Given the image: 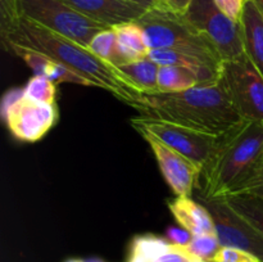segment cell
I'll return each mask as SVG.
<instances>
[{
	"mask_svg": "<svg viewBox=\"0 0 263 262\" xmlns=\"http://www.w3.org/2000/svg\"><path fill=\"white\" fill-rule=\"evenodd\" d=\"M3 48L17 45L50 57L89 80L94 87L110 92L120 102L143 115L149 108L146 95L117 66L103 61L89 48L37 23L10 13H0Z\"/></svg>",
	"mask_w": 263,
	"mask_h": 262,
	"instance_id": "obj_1",
	"label": "cell"
},
{
	"mask_svg": "<svg viewBox=\"0 0 263 262\" xmlns=\"http://www.w3.org/2000/svg\"><path fill=\"white\" fill-rule=\"evenodd\" d=\"M143 117L176 123L211 135H225L244 123L220 82L197 85L177 92L145 94Z\"/></svg>",
	"mask_w": 263,
	"mask_h": 262,
	"instance_id": "obj_2",
	"label": "cell"
},
{
	"mask_svg": "<svg viewBox=\"0 0 263 262\" xmlns=\"http://www.w3.org/2000/svg\"><path fill=\"white\" fill-rule=\"evenodd\" d=\"M263 154V122L246 121L226 134L199 177V197L235 195L253 175Z\"/></svg>",
	"mask_w": 263,
	"mask_h": 262,
	"instance_id": "obj_3",
	"label": "cell"
},
{
	"mask_svg": "<svg viewBox=\"0 0 263 262\" xmlns=\"http://www.w3.org/2000/svg\"><path fill=\"white\" fill-rule=\"evenodd\" d=\"M136 22L143 28L151 50H176L202 59L216 68H221L222 57L218 49L185 15L153 5Z\"/></svg>",
	"mask_w": 263,
	"mask_h": 262,
	"instance_id": "obj_4",
	"label": "cell"
},
{
	"mask_svg": "<svg viewBox=\"0 0 263 262\" xmlns=\"http://www.w3.org/2000/svg\"><path fill=\"white\" fill-rule=\"evenodd\" d=\"M0 13H10L49 28L89 48L92 38L105 28L62 0H0Z\"/></svg>",
	"mask_w": 263,
	"mask_h": 262,
	"instance_id": "obj_5",
	"label": "cell"
},
{
	"mask_svg": "<svg viewBox=\"0 0 263 262\" xmlns=\"http://www.w3.org/2000/svg\"><path fill=\"white\" fill-rule=\"evenodd\" d=\"M218 82L244 121L263 122V76L246 54L222 61Z\"/></svg>",
	"mask_w": 263,
	"mask_h": 262,
	"instance_id": "obj_6",
	"label": "cell"
},
{
	"mask_svg": "<svg viewBox=\"0 0 263 262\" xmlns=\"http://www.w3.org/2000/svg\"><path fill=\"white\" fill-rule=\"evenodd\" d=\"M2 117L17 140L35 143L55 125L59 112L57 103L37 102L28 98L23 89H13L3 98Z\"/></svg>",
	"mask_w": 263,
	"mask_h": 262,
	"instance_id": "obj_7",
	"label": "cell"
},
{
	"mask_svg": "<svg viewBox=\"0 0 263 262\" xmlns=\"http://www.w3.org/2000/svg\"><path fill=\"white\" fill-rule=\"evenodd\" d=\"M131 126L135 130L149 131L164 144L202 167V170L212 159L226 136V134L211 135L176 123L143 116L133 118Z\"/></svg>",
	"mask_w": 263,
	"mask_h": 262,
	"instance_id": "obj_8",
	"label": "cell"
},
{
	"mask_svg": "<svg viewBox=\"0 0 263 262\" xmlns=\"http://www.w3.org/2000/svg\"><path fill=\"white\" fill-rule=\"evenodd\" d=\"M198 200L210 212L216 235L222 247L243 249L263 262V234L238 212L225 198H202Z\"/></svg>",
	"mask_w": 263,
	"mask_h": 262,
	"instance_id": "obj_9",
	"label": "cell"
},
{
	"mask_svg": "<svg viewBox=\"0 0 263 262\" xmlns=\"http://www.w3.org/2000/svg\"><path fill=\"white\" fill-rule=\"evenodd\" d=\"M185 18L215 44L222 61L246 54L240 23L221 12L213 0H193Z\"/></svg>",
	"mask_w": 263,
	"mask_h": 262,
	"instance_id": "obj_10",
	"label": "cell"
},
{
	"mask_svg": "<svg viewBox=\"0 0 263 262\" xmlns=\"http://www.w3.org/2000/svg\"><path fill=\"white\" fill-rule=\"evenodd\" d=\"M149 144L162 175L176 197H193L195 185L199 184L202 167L172 149L146 130H136Z\"/></svg>",
	"mask_w": 263,
	"mask_h": 262,
	"instance_id": "obj_11",
	"label": "cell"
},
{
	"mask_svg": "<svg viewBox=\"0 0 263 262\" xmlns=\"http://www.w3.org/2000/svg\"><path fill=\"white\" fill-rule=\"evenodd\" d=\"M85 17L108 27L135 22L151 7L126 0H62Z\"/></svg>",
	"mask_w": 263,
	"mask_h": 262,
	"instance_id": "obj_12",
	"label": "cell"
},
{
	"mask_svg": "<svg viewBox=\"0 0 263 262\" xmlns=\"http://www.w3.org/2000/svg\"><path fill=\"white\" fill-rule=\"evenodd\" d=\"M4 49L7 51H9V53H12L13 55L22 59L32 69L33 73L46 77V79L55 82L57 85L62 84V82H68V84L94 87V85L89 80L80 76L79 73H76L71 68L64 66L63 63H61L58 61H54L50 57L45 55V54L31 50V49L22 48V46L12 45V44L10 45H5Z\"/></svg>",
	"mask_w": 263,
	"mask_h": 262,
	"instance_id": "obj_13",
	"label": "cell"
},
{
	"mask_svg": "<svg viewBox=\"0 0 263 262\" xmlns=\"http://www.w3.org/2000/svg\"><path fill=\"white\" fill-rule=\"evenodd\" d=\"M130 256L140 257L146 262H205L189 253L185 247L152 234L138 235L133 239Z\"/></svg>",
	"mask_w": 263,
	"mask_h": 262,
	"instance_id": "obj_14",
	"label": "cell"
},
{
	"mask_svg": "<svg viewBox=\"0 0 263 262\" xmlns=\"http://www.w3.org/2000/svg\"><path fill=\"white\" fill-rule=\"evenodd\" d=\"M239 23L246 55L263 76V15L253 0L244 2Z\"/></svg>",
	"mask_w": 263,
	"mask_h": 262,
	"instance_id": "obj_15",
	"label": "cell"
},
{
	"mask_svg": "<svg viewBox=\"0 0 263 262\" xmlns=\"http://www.w3.org/2000/svg\"><path fill=\"white\" fill-rule=\"evenodd\" d=\"M168 208L180 226L192 235L216 233L210 212L198 199H193V197H176L170 200Z\"/></svg>",
	"mask_w": 263,
	"mask_h": 262,
	"instance_id": "obj_16",
	"label": "cell"
},
{
	"mask_svg": "<svg viewBox=\"0 0 263 262\" xmlns=\"http://www.w3.org/2000/svg\"><path fill=\"white\" fill-rule=\"evenodd\" d=\"M117 35L118 46L121 54L127 62L138 61V59L146 58L149 54V46L146 44L145 33L138 22L122 23L112 27Z\"/></svg>",
	"mask_w": 263,
	"mask_h": 262,
	"instance_id": "obj_17",
	"label": "cell"
},
{
	"mask_svg": "<svg viewBox=\"0 0 263 262\" xmlns=\"http://www.w3.org/2000/svg\"><path fill=\"white\" fill-rule=\"evenodd\" d=\"M159 64L151 58L138 59L118 66L120 71L136 85L144 94L158 92Z\"/></svg>",
	"mask_w": 263,
	"mask_h": 262,
	"instance_id": "obj_18",
	"label": "cell"
},
{
	"mask_svg": "<svg viewBox=\"0 0 263 262\" xmlns=\"http://www.w3.org/2000/svg\"><path fill=\"white\" fill-rule=\"evenodd\" d=\"M200 85L198 74L182 66H161L158 72V92H177Z\"/></svg>",
	"mask_w": 263,
	"mask_h": 262,
	"instance_id": "obj_19",
	"label": "cell"
},
{
	"mask_svg": "<svg viewBox=\"0 0 263 262\" xmlns=\"http://www.w3.org/2000/svg\"><path fill=\"white\" fill-rule=\"evenodd\" d=\"M89 49L102 58L103 61L108 62L115 66H121V64L126 63L125 58L121 54L120 46H118L117 35H116L115 30L112 27L102 30L98 32L97 35L92 38L91 43H90Z\"/></svg>",
	"mask_w": 263,
	"mask_h": 262,
	"instance_id": "obj_20",
	"label": "cell"
},
{
	"mask_svg": "<svg viewBox=\"0 0 263 262\" xmlns=\"http://www.w3.org/2000/svg\"><path fill=\"white\" fill-rule=\"evenodd\" d=\"M225 199L263 234V199L253 195H231Z\"/></svg>",
	"mask_w": 263,
	"mask_h": 262,
	"instance_id": "obj_21",
	"label": "cell"
},
{
	"mask_svg": "<svg viewBox=\"0 0 263 262\" xmlns=\"http://www.w3.org/2000/svg\"><path fill=\"white\" fill-rule=\"evenodd\" d=\"M221 248L222 246H221L216 233L193 235L189 244L185 246V249L189 253L205 262H212Z\"/></svg>",
	"mask_w": 263,
	"mask_h": 262,
	"instance_id": "obj_22",
	"label": "cell"
},
{
	"mask_svg": "<svg viewBox=\"0 0 263 262\" xmlns=\"http://www.w3.org/2000/svg\"><path fill=\"white\" fill-rule=\"evenodd\" d=\"M23 91H25V94L28 98H31L33 100H37V102L49 103V104L55 103L57 84L44 76L33 74L28 80L26 86L23 87Z\"/></svg>",
	"mask_w": 263,
	"mask_h": 262,
	"instance_id": "obj_23",
	"label": "cell"
},
{
	"mask_svg": "<svg viewBox=\"0 0 263 262\" xmlns=\"http://www.w3.org/2000/svg\"><path fill=\"white\" fill-rule=\"evenodd\" d=\"M235 195H253V197L263 199V154L253 175L247 180L246 184L239 189Z\"/></svg>",
	"mask_w": 263,
	"mask_h": 262,
	"instance_id": "obj_24",
	"label": "cell"
},
{
	"mask_svg": "<svg viewBox=\"0 0 263 262\" xmlns=\"http://www.w3.org/2000/svg\"><path fill=\"white\" fill-rule=\"evenodd\" d=\"M212 262H261L256 256L243 249L222 247Z\"/></svg>",
	"mask_w": 263,
	"mask_h": 262,
	"instance_id": "obj_25",
	"label": "cell"
},
{
	"mask_svg": "<svg viewBox=\"0 0 263 262\" xmlns=\"http://www.w3.org/2000/svg\"><path fill=\"white\" fill-rule=\"evenodd\" d=\"M213 2L217 5L218 9L225 13L229 18H231L235 22L240 21L246 0H213Z\"/></svg>",
	"mask_w": 263,
	"mask_h": 262,
	"instance_id": "obj_26",
	"label": "cell"
},
{
	"mask_svg": "<svg viewBox=\"0 0 263 262\" xmlns=\"http://www.w3.org/2000/svg\"><path fill=\"white\" fill-rule=\"evenodd\" d=\"M192 2L193 0H156L154 5L170 10V12L176 13V14L185 15Z\"/></svg>",
	"mask_w": 263,
	"mask_h": 262,
	"instance_id": "obj_27",
	"label": "cell"
},
{
	"mask_svg": "<svg viewBox=\"0 0 263 262\" xmlns=\"http://www.w3.org/2000/svg\"><path fill=\"white\" fill-rule=\"evenodd\" d=\"M193 235L186 231L185 229H179V228H170L167 230V239H168L171 243L177 244V246L185 247L189 244V241L192 240Z\"/></svg>",
	"mask_w": 263,
	"mask_h": 262,
	"instance_id": "obj_28",
	"label": "cell"
},
{
	"mask_svg": "<svg viewBox=\"0 0 263 262\" xmlns=\"http://www.w3.org/2000/svg\"><path fill=\"white\" fill-rule=\"evenodd\" d=\"M126 2L138 3V4L146 5V7H153V5L156 4V0H126Z\"/></svg>",
	"mask_w": 263,
	"mask_h": 262,
	"instance_id": "obj_29",
	"label": "cell"
},
{
	"mask_svg": "<svg viewBox=\"0 0 263 262\" xmlns=\"http://www.w3.org/2000/svg\"><path fill=\"white\" fill-rule=\"evenodd\" d=\"M66 262H103V261L94 258V259H68V261Z\"/></svg>",
	"mask_w": 263,
	"mask_h": 262,
	"instance_id": "obj_30",
	"label": "cell"
},
{
	"mask_svg": "<svg viewBox=\"0 0 263 262\" xmlns=\"http://www.w3.org/2000/svg\"><path fill=\"white\" fill-rule=\"evenodd\" d=\"M253 2L256 3L257 7H258V9L261 10V13H262V15H263V0H253Z\"/></svg>",
	"mask_w": 263,
	"mask_h": 262,
	"instance_id": "obj_31",
	"label": "cell"
}]
</instances>
